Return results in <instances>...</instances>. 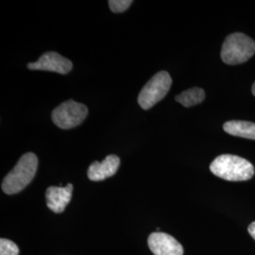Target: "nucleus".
I'll return each mask as SVG.
<instances>
[{
  "label": "nucleus",
  "instance_id": "0eeeda50",
  "mask_svg": "<svg viewBox=\"0 0 255 255\" xmlns=\"http://www.w3.org/2000/svg\"><path fill=\"white\" fill-rule=\"evenodd\" d=\"M149 250L154 255H182L183 248L173 237L161 233H152L147 238Z\"/></svg>",
  "mask_w": 255,
  "mask_h": 255
},
{
  "label": "nucleus",
  "instance_id": "4468645a",
  "mask_svg": "<svg viewBox=\"0 0 255 255\" xmlns=\"http://www.w3.org/2000/svg\"><path fill=\"white\" fill-rule=\"evenodd\" d=\"M248 230H249L250 235H251L255 240V222H253V223L249 226Z\"/></svg>",
  "mask_w": 255,
  "mask_h": 255
},
{
  "label": "nucleus",
  "instance_id": "f257e3e1",
  "mask_svg": "<svg viewBox=\"0 0 255 255\" xmlns=\"http://www.w3.org/2000/svg\"><path fill=\"white\" fill-rule=\"evenodd\" d=\"M210 170L217 177L230 182L248 181L255 175L253 164L237 155H219L210 164Z\"/></svg>",
  "mask_w": 255,
  "mask_h": 255
},
{
  "label": "nucleus",
  "instance_id": "20e7f679",
  "mask_svg": "<svg viewBox=\"0 0 255 255\" xmlns=\"http://www.w3.org/2000/svg\"><path fill=\"white\" fill-rule=\"evenodd\" d=\"M172 79L166 71H161L154 75L138 96V103L144 110L150 109L155 104L162 101L169 91Z\"/></svg>",
  "mask_w": 255,
  "mask_h": 255
},
{
  "label": "nucleus",
  "instance_id": "2eb2a0df",
  "mask_svg": "<svg viewBox=\"0 0 255 255\" xmlns=\"http://www.w3.org/2000/svg\"><path fill=\"white\" fill-rule=\"evenodd\" d=\"M252 91H253V94L255 96V82L254 83V85H253V88H252Z\"/></svg>",
  "mask_w": 255,
  "mask_h": 255
},
{
  "label": "nucleus",
  "instance_id": "6e6552de",
  "mask_svg": "<svg viewBox=\"0 0 255 255\" xmlns=\"http://www.w3.org/2000/svg\"><path fill=\"white\" fill-rule=\"evenodd\" d=\"M73 185L68 183L66 186H50L46 189V205L56 214L63 213L72 199Z\"/></svg>",
  "mask_w": 255,
  "mask_h": 255
},
{
  "label": "nucleus",
  "instance_id": "1a4fd4ad",
  "mask_svg": "<svg viewBox=\"0 0 255 255\" xmlns=\"http://www.w3.org/2000/svg\"><path fill=\"white\" fill-rule=\"evenodd\" d=\"M120 159L117 155H108L102 162H94L88 168V178L94 182L103 181L118 172Z\"/></svg>",
  "mask_w": 255,
  "mask_h": 255
},
{
  "label": "nucleus",
  "instance_id": "7ed1b4c3",
  "mask_svg": "<svg viewBox=\"0 0 255 255\" xmlns=\"http://www.w3.org/2000/svg\"><path fill=\"white\" fill-rule=\"evenodd\" d=\"M255 53V42L246 34H230L221 48V60L225 64L236 65L249 61Z\"/></svg>",
  "mask_w": 255,
  "mask_h": 255
},
{
  "label": "nucleus",
  "instance_id": "423d86ee",
  "mask_svg": "<svg viewBox=\"0 0 255 255\" xmlns=\"http://www.w3.org/2000/svg\"><path fill=\"white\" fill-rule=\"evenodd\" d=\"M30 70H44L55 73L67 74L73 68V64L68 59L57 52H46L35 63L27 64Z\"/></svg>",
  "mask_w": 255,
  "mask_h": 255
},
{
  "label": "nucleus",
  "instance_id": "9d476101",
  "mask_svg": "<svg viewBox=\"0 0 255 255\" xmlns=\"http://www.w3.org/2000/svg\"><path fill=\"white\" fill-rule=\"evenodd\" d=\"M223 129L231 135L255 140V123L233 120L224 123Z\"/></svg>",
  "mask_w": 255,
  "mask_h": 255
},
{
  "label": "nucleus",
  "instance_id": "f8f14e48",
  "mask_svg": "<svg viewBox=\"0 0 255 255\" xmlns=\"http://www.w3.org/2000/svg\"><path fill=\"white\" fill-rule=\"evenodd\" d=\"M19 248L9 239H0V255H18Z\"/></svg>",
  "mask_w": 255,
  "mask_h": 255
},
{
  "label": "nucleus",
  "instance_id": "f03ea898",
  "mask_svg": "<svg viewBox=\"0 0 255 255\" xmlns=\"http://www.w3.org/2000/svg\"><path fill=\"white\" fill-rule=\"evenodd\" d=\"M38 167L36 155L28 152L23 155L16 165L11 169L2 182V190L8 195H13L26 188L33 180Z\"/></svg>",
  "mask_w": 255,
  "mask_h": 255
},
{
  "label": "nucleus",
  "instance_id": "9b49d317",
  "mask_svg": "<svg viewBox=\"0 0 255 255\" xmlns=\"http://www.w3.org/2000/svg\"><path fill=\"white\" fill-rule=\"evenodd\" d=\"M205 99V92L199 87H193L186 91L182 92L176 97V101L184 107H192L200 104Z\"/></svg>",
  "mask_w": 255,
  "mask_h": 255
},
{
  "label": "nucleus",
  "instance_id": "39448f33",
  "mask_svg": "<svg viewBox=\"0 0 255 255\" xmlns=\"http://www.w3.org/2000/svg\"><path fill=\"white\" fill-rule=\"evenodd\" d=\"M88 115L87 107L79 102L67 101L63 102L52 112V121L57 127L68 129L82 124Z\"/></svg>",
  "mask_w": 255,
  "mask_h": 255
},
{
  "label": "nucleus",
  "instance_id": "ddd939ff",
  "mask_svg": "<svg viewBox=\"0 0 255 255\" xmlns=\"http://www.w3.org/2000/svg\"><path fill=\"white\" fill-rule=\"evenodd\" d=\"M131 3V0H111L109 1V7L113 12H122L125 11Z\"/></svg>",
  "mask_w": 255,
  "mask_h": 255
}]
</instances>
